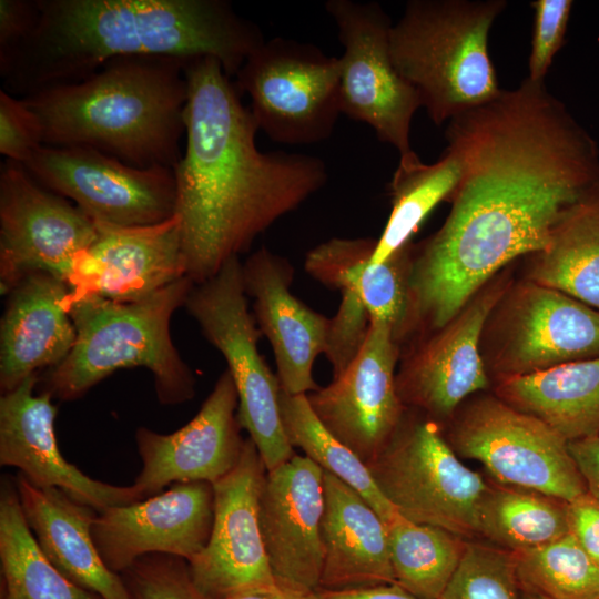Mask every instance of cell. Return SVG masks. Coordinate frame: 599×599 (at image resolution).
Wrapping results in <instances>:
<instances>
[{
    "mask_svg": "<svg viewBox=\"0 0 599 599\" xmlns=\"http://www.w3.org/2000/svg\"><path fill=\"white\" fill-rule=\"evenodd\" d=\"M461 177L443 225L413 247L404 339L450 322L496 273L545 250L564 213L599 182V145L526 78L448 122Z\"/></svg>",
    "mask_w": 599,
    "mask_h": 599,
    "instance_id": "cell-1",
    "label": "cell"
},
{
    "mask_svg": "<svg viewBox=\"0 0 599 599\" xmlns=\"http://www.w3.org/2000/svg\"><path fill=\"white\" fill-rule=\"evenodd\" d=\"M185 146L174 166L186 276L200 284L325 186L314 155L261 151L258 126L213 57L187 59Z\"/></svg>",
    "mask_w": 599,
    "mask_h": 599,
    "instance_id": "cell-2",
    "label": "cell"
},
{
    "mask_svg": "<svg viewBox=\"0 0 599 599\" xmlns=\"http://www.w3.org/2000/svg\"><path fill=\"white\" fill-rule=\"evenodd\" d=\"M31 34L0 55L3 90L24 98L82 81L128 55L213 57L235 77L265 37L226 0H37Z\"/></svg>",
    "mask_w": 599,
    "mask_h": 599,
    "instance_id": "cell-3",
    "label": "cell"
},
{
    "mask_svg": "<svg viewBox=\"0 0 599 599\" xmlns=\"http://www.w3.org/2000/svg\"><path fill=\"white\" fill-rule=\"evenodd\" d=\"M186 60L118 57L82 81L21 99L41 122L43 145L87 146L132 166L174 169L185 136Z\"/></svg>",
    "mask_w": 599,
    "mask_h": 599,
    "instance_id": "cell-4",
    "label": "cell"
},
{
    "mask_svg": "<svg viewBox=\"0 0 599 599\" xmlns=\"http://www.w3.org/2000/svg\"><path fill=\"white\" fill-rule=\"evenodd\" d=\"M193 285L184 277L135 302L91 296L71 304L75 342L64 361L44 374L43 392L74 400L119 369L144 367L161 404L192 399L195 377L173 344L170 325Z\"/></svg>",
    "mask_w": 599,
    "mask_h": 599,
    "instance_id": "cell-5",
    "label": "cell"
},
{
    "mask_svg": "<svg viewBox=\"0 0 599 599\" xmlns=\"http://www.w3.org/2000/svg\"><path fill=\"white\" fill-rule=\"evenodd\" d=\"M506 0H410L389 32L400 75L439 125L499 95L489 32Z\"/></svg>",
    "mask_w": 599,
    "mask_h": 599,
    "instance_id": "cell-6",
    "label": "cell"
},
{
    "mask_svg": "<svg viewBox=\"0 0 599 599\" xmlns=\"http://www.w3.org/2000/svg\"><path fill=\"white\" fill-rule=\"evenodd\" d=\"M366 465L405 519L467 540L479 536V508L488 483L460 461L435 420L407 409L388 443Z\"/></svg>",
    "mask_w": 599,
    "mask_h": 599,
    "instance_id": "cell-7",
    "label": "cell"
},
{
    "mask_svg": "<svg viewBox=\"0 0 599 599\" xmlns=\"http://www.w3.org/2000/svg\"><path fill=\"white\" fill-rule=\"evenodd\" d=\"M247 297L242 262L232 257L214 276L193 285L184 307L206 341L225 358L237 389L240 424L271 471L295 453L281 418L278 379L258 352L262 333Z\"/></svg>",
    "mask_w": 599,
    "mask_h": 599,
    "instance_id": "cell-8",
    "label": "cell"
},
{
    "mask_svg": "<svg viewBox=\"0 0 599 599\" xmlns=\"http://www.w3.org/2000/svg\"><path fill=\"white\" fill-rule=\"evenodd\" d=\"M480 354L497 382L599 357V311L527 278L511 283L485 322Z\"/></svg>",
    "mask_w": 599,
    "mask_h": 599,
    "instance_id": "cell-9",
    "label": "cell"
},
{
    "mask_svg": "<svg viewBox=\"0 0 599 599\" xmlns=\"http://www.w3.org/2000/svg\"><path fill=\"white\" fill-rule=\"evenodd\" d=\"M236 87L272 141L290 145L328 139L341 111L339 61L312 43L265 40L236 73Z\"/></svg>",
    "mask_w": 599,
    "mask_h": 599,
    "instance_id": "cell-10",
    "label": "cell"
},
{
    "mask_svg": "<svg viewBox=\"0 0 599 599\" xmlns=\"http://www.w3.org/2000/svg\"><path fill=\"white\" fill-rule=\"evenodd\" d=\"M453 417L446 440L458 456L483 464L495 481L568 502L588 493L568 441L537 417L496 395L474 399Z\"/></svg>",
    "mask_w": 599,
    "mask_h": 599,
    "instance_id": "cell-11",
    "label": "cell"
},
{
    "mask_svg": "<svg viewBox=\"0 0 599 599\" xmlns=\"http://www.w3.org/2000/svg\"><path fill=\"white\" fill-rule=\"evenodd\" d=\"M325 9L344 47L338 58L342 113L369 125L399 155L410 152V124L422 104L394 64L389 16L377 2L328 0Z\"/></svg>",
    "mask_w": 599,
    "mask_h": 599,
    "instance_id": "cell-12",
    "label": "cell"
},
{
    "mask_svg": "<svg viewBox=\"0 0 599 599\" xmlns=\"http://www.w3.org/2000/svg\"><path fill=\"white\" fill-rule=\"evenodd\" d=\"M21 165L41 185L72 201L94 221L150 225L175 214L171 167L141 169L91 148L48 145L38 148Z\"/></svg>",
    "mask_w": 599,
    "mask_h": 599,
    "instance_id": "cell-13",
    "label": "cell"
},
{
    "mask_svg": "<svg viewBox=\"0 0 599 599\" xmlns=\"http://www.w3.org/2000/svg\"><path fill=\"white\" fill-rule=\"evenodd\" d=\"M97 237V223L65 197L7 160L0 172V293L43 272L67 281L74 258Z\"/></svg>",
    "mask_w": 599,
    "mask_h": 599,
    "instance_id": "cell-14",
    "label": "cell"
},
{
    "mask_svg": "<svg viewBox=\"0 0 599 599\" xmlns=\"http://www.w3.org/2000/svg\"><path fill=\"white\" fill-rule=\"evenodd\" d=\"M266 473L255 444L247 437L234 469L212 484L214 520L211 536L205 548L187 561L190 577L206 599L280 589L258 521Z\"/></svg>",
    "mask_w": 599,
    "mask_h": 599,
    "instance_id": "cell-15",
    "label": "cell"
},
{
    "mask_svg": "<svg viewBox=\"0 0 599 599\" xmlns=\"http://www.w3.org/2000/svg\"><path fill=\"white\" fill-rule=\"evenodd\" d=\"M510 284L505 274L491 278L450 322L400 352L396 389L407 409L438 423L453 417L466 397L489 386L480 337Z\"/></svg>",
    "mask_w": 599,
    "mask_h": 599,
    "instance_id": "cell-16",
    "label": "cell"
},
{
    "mask_svg": "<svg viewBox=\"0 0 599 599\" xmlns=\"http://www.w3.org/2000/svg\"><path fill=\"white\" fill-rule=\"evenodd\" d=\"M399 357L393 327L373 321L346 369L306 395L324 427L365 464L385 447L407 410L396 389Z\"/></svg>",
    "mask_w": 599,
    "mask_h": 599,
    "instance_id": "cell-17",
    "label": "cell"
},
{
    "mask_svg": "<svg viewBox=\"0 0 599 599\" xmlns=\"http://www.w3.org/2000/svg\"><path fill=\"white\" fill-rule=\"evenodd\" d=\"M97 237L74 258L65 281L69 307L84 297L135 302L186 276L179 217L123 226L95 221Z\"/></svg>",
    "mask_w": 599,
    "mask_h": 599,
    "instance_id": "cell-18",
    "label": "cell"
},
{
    "mask_svg": "<svg viewBox=\"0 0 599 599\" xmlns=\"http://www.w3.org/2000/svg\"><path fill=\"white\" fill-rule=\"evenodd\" d=\"M213 520L211 483H174L155 496L98 512L91 534L108 568L122 573L151 554L191 560L207 545Z\"/></svg>",
    "mask_w": 599,
    "mask_h": 599,
    "instance_id": "cell-19",
    "label": "cell"
},
{
    "mask_svg": "<svg viewBox=\"0 0 599 599\" xmlns=\"http://www.w3.org/2000/svg\"><path fill=\"white\" fill-rule=\"evenodd\" d=\"M237 410V389L226 369L196 415L180 429L161 434L139 427L135 441L142 469L133 486L143 498L174 483L214 484L231 473L245 443Z\"/></svg>",
    "mask_w": 599,
    "mask_h": 599,
    "instance_id": "cell-20",
    "label": "cell"
},
{
    "mask_svg": "<svg viewBox=\"0 0 599 599\" xmlns=\"http://www.w3.org/2000/svg\"><path fill=\"white\" fill-rule=\"evenodd\" d=\"M324 470L295 454L267 471L258 504L261 534L277 586L307 595L319 587Z\"/></svg>",
    "mask_w": 599,
    "mask_h": 599,
    "instance_id": "cell-21",
    "label": "cell"
},
{
    "mask_svg": "<svg viewBox=\"0 0 599 599\" xmlns=\"http://www.w3.org/2000/svg\"><path fill=\"white\" fill-rule=\"evenodd\" d=\"M38 374L0 397V465L20 469L38 488H59L101 512L143 500L132 486L95 480L61 454L54 433L57 406L47 392L35 394Z\"/></svg>",
    "mask_w": 599,
    "mask_h": 599,
    "instance_id": "cell-22",
    "label": "cell"
},
{
    "mask_svg": "<svg viewBox=\"0 0 599 599\" xmlns=\"http://www.w3.org/2000/svg\"><path fill=\"white\" fill-rule=\"evenodd\" d=\"M245 293L254 300V318L273 349L281 390L307 395L319 388L314 362L326 349L331 318L313 311L291 292V262L262 246L242 263Z\"/></svg>",
    "mask_w": 599,
    "mask_h": 599,
    "instance_id": "cell-23",
    "label": "cell"
},
{
    "mask_svg": "<svg viewBox=\"0 0 599 599\" xmlns=\"http://www.w3.org/2000/svg\"><path fill=\"white\" fill-rule=\"evenodd\" d=\"M68 294L63 280L43 272L26 276L9 292L0 322L1 394L69 355L77 333L64 305Z\"/></svg>",
    "mask_w": 599,
    "mask_h": 599,
    "instance_id": "cell-24",
    "label": "cell"
},
{
    "mask_svg": "<svg viewBox=\"0 0 599 599\" xmlns=\"http://www.w3.org/2000/svg\"><path fill=\"white\" fill-rule=\"evenodd\" d=\"M16 486L39 547L69 580L101 599H133L124 580L102 560L91 527L98 511L59 488H38L21 474Z\"/></svg>",
    "mask_w": 599,
    "mask_h": 599,
    "instance_id": "cell-25",
    "label": "cell"
},
{
    "mask_svg": "<svg viewBox=\"0 0 599 599\" xmlns=\"http://www.w3.org/2000/svg\"><path fill=\"white\" fill-rule=\"evenodd\" d=\"M322 589L395 583L386 525L351 486L324 471Z\"/></svg>",
    "mask_w": 599,
    "mask_h": 599,
    "instance_id": "cell-26",
    "label": "cell"
},
{
    "mask_svg": "<svg viewBox=\"0 0 599 599\" xmlns=\"http://www.w3.org/2000/svg\"><path fill=\"white\" fill-rule=\"evenodd\" d=\"M495 393L567 441L599 437V357L500 380Z\"/></svg>",
    "mask_w": 599,
    "mask_h": 599,
    "instance_id": "cell-27",
    "label": "cell"
},
{
    "mask_svg": "<svg viewBox=\"0 0 599 599\" xmlns=\"http://www.w3.org/2000/svg\"><path fill=\"white\" fill-rule=\"evenodd\" d=\"M529 256L527 280L599 311V182L564 213L548 246Z\"/></svg>",
    "mask_w": 599,
    "mask_h": 599,
    "instance_id": "cell-28",
    "label": "cell"
},
{
    "mask_svg": "<svg viewBox=\"0 0 599 599\" xmlns=\"http://www.w3.org/2000/svg\"><path fill=\"white\" fill-rule=\"evenodd\" d=\"M460 177V159L449 146L432 164L422 162L413 150L399 155L389 183L392 211L369 263L379 264L412 243L428 214L441 201L450 200Z\"/></svg>",
    "mask_w": 599,
    "mask_h": 599,
    "instance_id": "cell-29",
    "label": "cell"
},
{
    "mask_svg": "<svg viewBox=\"0 0 599 599\" xmlns=\"http://www.w3.org/2000/svg\"><path fill=\"white\" fill-rule=\"evenodd\" d=\"M0 561L4 599H94L45 557L22 512L16 481L9 479L0 493Z\"/></svg>",
    "mask_w": 599,
    "mask_h": 599,
    "instance_id": "cell-30",
    "label": "cell"
},
{
    "mask_svg": "<svg viewBox=\"0 0 599 599\" xmlns=\"http://www.w3.org/2000/svg\"><path fill=\"white\" fill-rule=\"evenodd\" d=\"M567 502L532 489L488 483L479 508V536L509 551L552 542L569 534Z\"/></svg>",
    "mask_w": 599,
    "mask_h": 599,
    "instance_id": "cell-31",
    "label": "cell"
},
{
    "mask_svg": "<svg viewBox=\"0 0 599 599\" xmlns=\"http://www.w3.org/2000/svg\"><path fill=\"white\" fill-rule=\"evenodd\" d=\"M386 525L395 583L420 599H440L463 558L467 540L397 514Z\"/></svg>",
    "mask_w": 599,
    "mask_h": 599,
    "instance_id": "cell-32",
    "label": "cell"
},
{
    "mask_svg": "<svg viewBox=\"0 0 599 599\" xmlns=\"http://www.w3.org/2000/svg\"><path fill=\"white\" fill-rule=\"evenodd\" d=\"M280 413L288 443L355 489L387 524L398 512L375 484L367 465L335 438L311 408L306 395L280 392Z\"/></svg>",
    "mask_w": 599,
    "mask_h": 599,
    "instance_id": "cell-33",
    "label": "cell"
},
{
    "mask_svg": "<svg viewBox=\"0 0 599 599\" xmlns=\"http://www.w3.org/2000/svg\"><path fill=\"white\" fill-rule=\"evenodd\" d=\"M512 554L520 588L548 599H599V566L571 534Z\"/></svg>",
    "mask_w": 599,
    "mask_h": 599,
    "instance_id": "cell-34",
    "label": "cell"
},
{
    "mask_svg": "<svg viewBox=\"0 0 599 599\" xmlns=\"http://www.w3.org/2000/svg\"><path fill=\"white\" fill-rule=\"evenodd\" d=\"M377 245L369 238L349 267V275L368 313L369 323L386 322L400 346L409 306V274L414 244L409 243L386 261L369 262Z\"/></svg>",
    "mask_w": 599,
    "mask_h": 599,
    "instance_id": "cell-35",
    "label": "cell"
},
{
    "mask_svg": "<svg viewBox=\"0 0 599 599\" xmlns=\"http://www.w3.org/2000/svg\"><path fill=\"white\" fill-rule=\"evenodd\" d=\"M440 599H520L512 551L467 540L458 568Z\"/></svg>",
    "mask_w": 599,
    "mask_h": 599,
    "instance_id": "cell-36",
    "label": "cell"
},
{
    "mask_svg": "<svg viewBox=\"0 0 599 599\" xmlns=\"http://www.w3.org/2000/svg\"><path fill=\"white\" fill-rule=\"evenodd\" d=\"M122 575L133 599H206L194 586L187 561L181 557L146 555Z\"/></svg>",
    "mask_w": 599,
    "mask_h": 599,
    "instance_id": "cell-37",
    "label": "cell"
},
{
    "mask_svg": "<svg viewBox=\"0 0 599 599\" xmlns=\"http://www.w3.org/2000/svg\"><path fill=\"white\" fill-rule=\"evenodd\" d=\"M571 0H536L534 30L528 59L529 78L542 82L556 53L565 43V37L572 9Z\"/></svg>",
    "mask_w": 599,
    "mask_h": 599,
    "instance_id": "cell-38",
    "label": "cell"
},
{
    "mask_svg": "<svg viewBox=\"0 0 599 599\" xmlns=\"http://www.w3.org/2000/svg\"><path fill=\"white\" fill-rule=\"evenodd\" d=\"M43 145V130L37 114L21 98L0 90V152L23 164Z\"/></svg>",
    "mask_w": 599,
    "mask_h": 599,
    "instance_id": "cell-39",
    "label": "cell"
},
{
    "mask_svg": "<svg viewBox=\"0 0 599 599\" xmlns=\"http://www.w3.org/2000/svg\"><path fill=\"white\" fill-rule=\"evenodd\" d=\"M38 20L37 0H0V55L26 40Z\"/></svg>",
    "mask_w": 599,
    "mask_h": 599,
    "instance_id": "cell-40",
    "label": "cell"
},
{
    "mask_svg": "<svg viewBox=\"0 0 599 599\" xmlns=\"http://www.w3.org/2000/svg\"><path fill=\"white\" fill-rule=\"evenodd\" d=\"M567 521L569 534L599 566V502L589 493L567 502Z\"/></svg>",
    "mask_w": 599,
    "mask_h": 599,
    "instance_id": "cell-41",
    "label": "cell"
},
{
    "mask_svg": "<svg viewBox=\"0 0 599 599\" xmlns=\"http://www.w3.org/2000/svg\"><path fill=\"white\" fill-rule=\"evenodd\" d=\"M587 491L599 502V437L568 441Z\"/></svg>",
    "mask_w": 599,
    "mask_h": 599,
    "instance_id": "cell-42",
    "label": "cell"
},
{
    "mask_svg": "<svg viewBox=\"0 0 599 599\" xmlns=\"http://www.w3.org/2000/svg\"><path fill=\"white\" fill-rule=\"evenodd\" d=\"M305 599H420L396 583L366 586L348 589L318 588L307 595Z\"/></svg>",
    "mask_w": 599,
    "mask_h": 599,
    "instance_id": "cell-43",
    "label": "cell"
},
{
    "mask_svg": "<svg viewBox=\"0 0 599 599\" xmlns=\"http://www.w3.org/2000/svg\"><path fill=\"white\" fill-rule=\"evenodd\" d=\"M227 599H305V595L286 591L280 588L274 591L243 593Z\"/></svg>",
    "mask_w": 599,
    "mask_h": 599,
    "instance_id": "cell-44",
    "label": "cell"
},
{
    "mask_svg": "<svg viewBox=\"0 0 599 599\" xmlns=\"http://www.w3.org/2000/svg\"><path fill=\"white\" fill-rule=\"evenodd\" d=\"M520 599H548L535 591L520 588Z\"/></svg>",
    "mask_w": 599,
    "mask_h": 599,
    "instance_id": "cell-45",
    "label": "cell"
}]
</instances>
